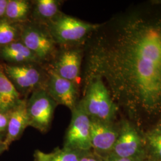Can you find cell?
Segmentation results:
<instances>
[{
	"label": "cell",
	"instance_id": "cell-19",
	"mask_svg": "<svg viewBox=\"0 0 161 161\" xmlns=\"http://www.w3.org/2000/svg\"><path fill=\"white\" fill-rule=\"evenodd\" d=\"M147 139L156 154L161 158V129H156L149 133Z\"/></svg>",
	"mask_w": 161,
	"mask_h": 161
},
{
	"label": "cell",
	"instance_id": "cell-6",
	"mask_svg": "<svg viewBox=\"0 0 161 161\" xmlns=\"http://www.w3.org/2000/svg\"><path fill=\"white\" fill-rule=\"evenodd\" d=\"M22 42L41 60L51 56L54 50L55 41L50 32L34 25L26 26L22 31Z\"/></svg>",
	"mask_w": 161,
	"mask_h": 161
},
{
	"label": "cell",
	"instance_id": "cell-23",
	"mask_svg": "<svg viewBox=\"0 0 161 161\" xmlns=\"http://www.w3.org/2000/svg\"><path fill=\"white\" fill-rule=\"evenodd\" d=\"M8 0H0V19L3 16H5L6 7Z\"/></svg>",
	"mask_w": 161,
	"mask_h": 161
},
{
	"label": "cell",
	"instance_id": "cell-25",
	"mask_svg": "<svg viewBox=\"0 0 161 161\" xmlns=\"http://www.w3.org/2000/svg\"></svg>",
	"mask_w": 161,
	"mask_h": 161
},
{
	"label": "cell",
	"instance_id": "cell-3",
	"mask_svg": "<svg viewBox=\"0 0 161 161\" xmlns=\"http://www.w3.org/2000/svg\"><path fill=\"white\" fill-rule=\"evenodd\" d=\"M99 27L98 25L87 23L75 17L58 15L50 21L49 32L55 42L71 44L84 40Z\"/></svg>",
	"mask_w": 161,
	"mask_h": 161
},
{
	"label": "cell",
	"instance_id": "cell-22",
	"mask_svg": "<svg viewBox=\"0 0 161 161\" xmlns=\"http://www.w3.org/2000/svg\"><path fill=\"white\" fill-rule=\"evenodd\" d=\"M103 161H134L132 158H121L113 154H109L105 158L103 159Z\"/></svg>",
	"mask_w": 161,
	"mask_h": 161
},
{
	"label": "cell",
	"instance_id": "cell-17",
	"mask_svg": "<svg viewBox=\"0 0 161 161\" xmlns=\"http://www.w3.org/2000/svg\"><path fill=\"white\" fill-rule=\"evenodd\" d=\"M59 3L55 0H38L36 2L35 13L41 20H52L58 15Z\"/></svg>",
	"mask_w": 161,
	"mask_h": 161
},
{
	"label": "cell",
	"instance_id": "cell-12",
	"mask_svg": "<svg viewBox=\"0 0 161 161\" xmlns=\"http://www.w3.org/2000/svg\"><path fill=\"white\" fill-rule=\"evenodd\" d=\"M141 140L137 131L129 124L122 127L111 154L121 158H132L137 153Z\"/></svg>",
	"mask_w": 161,
	"mask_h": 161
},
{
	"label": "cell",
	"instance_id": "cell-18",
	"mask_svg": "<svg viewBox=\"0 0 161 161\" xmlns=\"http://www.w3.org/2000/svg\"><path fill=\"white\" fill-rule=\"evenodd\" d=\"M17 29L6 19H0V46H4L16 41Z\"/></svg>",
	"mask_w": 161,
	"mask_h": 161
},
{
	"label": "cell",
	"instance_id": "cell-13",
	"mask_svg": "<svg viewBox=\"0 0 161 161\" xmlns=\"http://www.w3.org/2000/svg\"><path fill=\"white\" fill-rule=\"evenodd\" d=\"M0 56L7 62L19 64L36 63L40 61L22 41H14L2 47L0 49Z\"/></svg>",
	"mask_w": 161,
	"mask_h": 161
},
{
	"label": "cell",
	"instance_id": "cell-5",
	"mask_svg": "<svg viewBox=\"0 0 161 161\" xmlns=\"http://www.w3.org/2000/svg\"><path fill=\"white\" fill-rule=\"evenodd\" d=\"M72 111V119L64 138V147L82 152L92 149L91 119L80 102Z\"/></svg>",
	"mask_w": 161,
	"mask_h": 161
},
{
	"label": "cell",
	"instance_id": "cell-9",
	"mask_svg": "<svg viewBox=\"0 0 161 161\" xmlns=\"http://www.w3.org/2000/svg\"><path fill=\"white\" fill-rule=\"evenodd\" d=\"M118 135L119 133L112 127L111 123L91 119L92 149H94L97 152L110 154Z\"/></svg>",
	"mask_w": 161,
	"mask_h": 161
},
{
	"label": "cell",
	"instance_id": "cell-7",
	"mask_svg": "<svg viewBox=\"0 0 161 161\" xmlns=\"http://www.w3.org/2000/svg\"><path fill=\"white\" fill-rule=\"evenodd\" d=\"M3 70L20 93L38 89L42 79L39 70L31 65H6Z\"/></svg>",
	"mask_w": 161,
	"mask_h": 161
},
{
	"label": "cell",
	"instance_id": "cell-8",
	"mask_svg": "<svg viewBox=\"0 0 161 161\" xmlns=\"http://www.w3.org/2000/svg\"><path fill=\"white\" fill-rule=\"evenodd\" d=\"M46 90L57 104L72 110L78 103L75 83L60 77L53 70L50 72Z\"/></svg>",
	"mask_w": 161,
	"mask_h": 161
},
{
	"label": "cell",
	"instance_id": "cell-21",
	"mask_svg": "<svg viewBox=\"0 0 161 161\" xmlns=\"http://www.w3.org/2000/svg\"><path fill=\"white\" fill-rule=\"evenodd\" d=\"M97 155L90 152V150L84 152L80 158V161H103V159L99 158Z\"/></svg>",
	"mask_w": 161,
	"mask_h": 161
},
{
	"label": "cell",
	"instance_id": "cell-2",
	"mask_svg": "<svg viewBox=\"0 0 161 161\" xmlns=\"http://www.w3.org/2000/svg\"><path fill=\"white\" fill-rule=\"evenodd\" d=\"M80 102L91 119L111 123L115 117L116 105L99 78L86 82V94Z\"/></svg>",
	"mask_w": 161,
	"mask_h": 161
},
{
	"label": "cell",
	"instance_id": "cell-10",
	"mask_svg": "<svg viewBox=\"0 0 161 161\" xmlns=\"http://www.w3.org/2000/svg\"><path fill=\"white\" fill-rule=\"evenodd\" d=\"M29 126L26 100L22 99L9 112L7 134L4 141L8 149L12 143L21 137L25 129Z\"/></svg>",
	"mask_w": 161,
	"mask_h": 161
},
{
	"label": "cell",
	"instance_id": "cell-1",
	"mask_svg": "<svg viewBox=\"0 0 161 161\" xmlns=\"http://www.w3.org/2000/svg\"><path fill=\"white\" fill-rule=\"evenodd\" d=\"M99 78L113 100L132 111L161 112V13H132L89 48L86 80Z\"/></svg>",
	"mask_w": 161,
	"mask_h": 161
},
{
	"label": "cell",
	"instance_id": "cell-14",
	"mask_svg": "<svg viewBox=\"0 0 161 161\" xmlns=\"http://www.w3.org/2000/svg\"><path fill=\"white\" fill-rule=\"evenodd\" d=\"M22 100L20 92L0 68V112H10Z\"/></svg>",
	"mask_w": 161,
	"mask_h": 161
},
{
	"label": "cell",
	"instance_id": "cell-15",
	"mask_svg": "<svg viewBox=\"0 0 161 161\" xmlns=\"http://www.w3.org/2000/svg\"><path fill=\"white\" fill-rule=\"evenodd\" d=\"M84 152L64 147L57 148L50 153L36 150L34 154V161H80Z\"/></svg>",
	"mask_w": 161,
	"mask_h": 161
},
{
	"label": "cell",
	"instance_id": "cell-24",
	"mask_svg": "<svg viewBox=\"0 0 161 161\" xmlns=\"http://www.w3.org/2000/svg\"><path fill=\"white\" fill-rule=\"evenodd\" d=\"M8 149L7 147L4 142L3 141L0 140V155Z\"/></svg>",
	"mask_w": 161,
	"mask_h": 161
},
{
	"label": "cell",
	"instance_id": "cell-16",
	"mask_svg": "<svg viewBox=\"0 0 161 161\" xmlns=\"http://www.w3.org/2000/svg\"><path fill=\"white\" fill-rule=\"evenodd\" d=\"M30 10L29 3L24 0H8L6 7L5 16L10 22L25 20Z\"/></svg>",
	"mask_w": 161,
	"mask_h": 161
},
{
	"label": "cell",
	"instance_id": "cell-11",
	"mask_svg": "<svg viewBox=\"0 0 161 161\" xmlns=\"http://www.w3.org/2000/svg\"><path fill=\"white\" fill-rule=\"evenodd\" d=\"M82 54L80 50L70 49L62 52L53 70L60 77L76 83L80 74Z\"/></svg>",
	"mask_w": 161,
	"mask_h": 161
},
{
	"label": "cell",
	"instance_id": "cell-20",
	"mask_svg": "<svg viewBox=\"0 0 161 161\" xmlns=\"http://www.w3.org/2000/svg\"><path fill=\"white\" fill-rule=\"evenodd\" d=\"M9 118V112H0V140L4 141L7 130V125Z\"/></svg>",
	"mask_w": 161,
	"mask_h": 161
},
{
	"label": "cell",
	"instance_id": "cell-4",
	"mask_svg": "<svg viewBox=\"0 0 161 161\" xmlns=\"http://www.w3.org/2000/svg\"><path fill=\"white\" fill-rule=\"evenodd\" d=\"M58 104L46 89L38 88L26 101L29 125L41 132H47L51 127L54 112Z\"/></svg>",
	"mask_w": 161,
	"mask_h": 161
}]
</instances>
